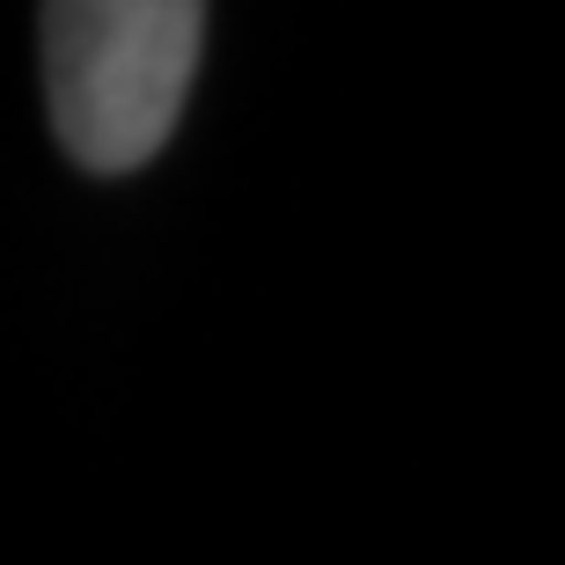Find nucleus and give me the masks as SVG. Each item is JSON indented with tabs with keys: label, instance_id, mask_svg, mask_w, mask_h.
I'll return each instance as SVG.
<instances>
[{
	"label": "nucleus",
	"instance_id": "nucleus-1",
	"mask_svg": "<svg viewBox=\"0 0 565 565\" xmlns=\"http://www.w3.org/2000/svg\"><path fill=\"white\" fill-rule=\"evenodd\" d=\"M206 52V0H44V104L88 177L169 147Z\"/></svg>",
	"mask_w": 565,
	"mask_h": 565
}]
</instances>
